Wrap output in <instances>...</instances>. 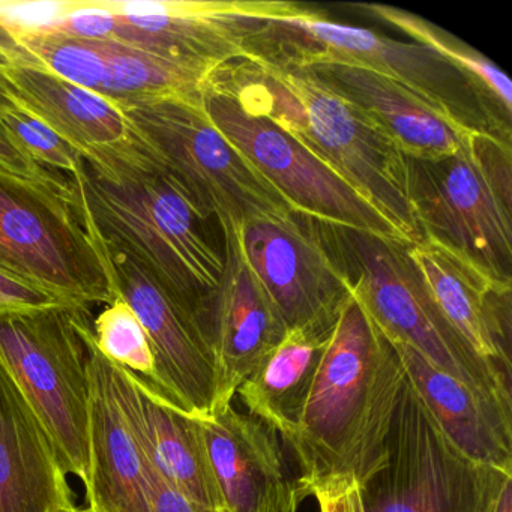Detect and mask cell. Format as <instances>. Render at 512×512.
Listing matches in <instances>:
<instances>
[{
    "mask_svg": "<svg viewBox=\"0 0 512 512\" xmlns=\"http://www.w3.org/2000/svg\"><path fill=\"white\" fill-rule=\"evenodd\" d=\"M406 373L392 341L353 293L338 314L295 433L286 440L302 500L359 484L385 461Z\"/></svg>",
    "mask_w": 512,
    "mask_h": 512,
    "instance_id": "6da1fadb",
    "label": "cell"
},
{
    "mask_svg": "<svg viewBox=\"0 0 512 512\" xmlns=\"http://www.w3.org/2000/svg\"><path fill=\"white\" fill-rule=\"evenodd\" d=\"M211 79L301 143L379 209L407 244L422 241L409 199L406 155L313 73L251 58L218 68Z\"/></svg>",
    "mask_w": 512,
    "mask_h": 512,
    "instance_id": "7a4b0ae2",
    "label": "cell"
},
{
    "mask_svg": "<svg viewBox=\"0 0 512 512\" xmlns=\"http://www.w3.org/2000/svg\"><path fill=\"white\" fill-rule=\"evenodd\" d=\"M68 184L86 230L148 269L193 313L212 350L209 310L226 265L212 220L167 173L110 182L83 163Z\"/></svg>",
    "mask_w": 512,
    "mask_h": 512,
    "instance_id": "3957f363",
    "label": "cell"
},
{
    "mask_svg": "<svg viewBox=\"0 0 512 512\" xmlns=\"http://www.w3.org/2000/svg\"><path fill=\"white\" fill-rule=\"evenodd\" d=\"M253 58L286 67L364 68L406 86L464 130L511 143V116L472 77L415 41L392 40L370 29L340 25L317 11L266 23L254 40Z\"/></svg>",
    "mask_w": 512,
    "mask_h": 512,
    "instance_id": "277c9868",
    "label": "cell"
},
{
    "mask_svg": "<svg viewBox=\"0 0 512 512\" xmlns=\"http://www.w3.org/2000/svg\"><path fill=\"white\" fill-rule=\"evenodd\" d=\"M323 229L353 293L389 340L412 347L434 368L512 415L511 380L479 358L440 313L406 242L335 224L323 223Z\"/></svg>",
    "mask_w": 512,
    "mask_h": 512,
    "instance_id": "5b68a950",
    "label": "cell"
},
{
    "mask_svg": "<svg viewBox=\"0 0 512 512\" xmlns=\"http://www.w3.org/2000/svg\"><path fill=\"white\" fill-rule=\"evenodd\" d=\"M89 308L0 313V359L28 398L65 472L89 479Z\"/></svg>",
    "mask_w": 512,
    "mask_h": 512,
    "instance_id": "8992f818",
    "label": "cell"
},
{
    "mask_svg": "<svg viewBox=\"0 0 512 512\" xmlns=\"http://www.w3.org/2000/svg\"><path fill=\"white\" fill-rule=\"evenodd\" d=\"M148 140L194 208L236 227L293 211L214 127L199 97H161L118 107Z\"/></svg>",
    "mask_w": 512,
    "mask_h": 512,
    "instance_id": "52a82bcc",
    "label": "cell"
},
{
    "mask_svg": "<svg viewBox=\"0 0 512 512\" xmlns=\"http://www.w3.org/2000/svg\"><path fill=\"white\" fill-rule=\"evenodd\" d=\"M0 269L86 308L118 298L109 259L80 220L71 193L2 167Z\"/></svg>",
    "mask_w": 512,
    "mask_h": 512,
    "instance_id": "ba28073f",
    "label": "cell"
},
{
    "mask_svg": "<svg viewBox=\"0 0 512 512\" xmlns=\"http://www.w3.org/2000/svg\"><path fill=\"white\" fill-rule=\"evenodd\" d=\"M385 461L361 487L365 512H485L506 476L463 454L404 379Z\"/></svg>",
    "mask_w": 512,
    "mask_h": 512,
    "instance_id": "9c48e42d",
    "label": "cell"
},
{
    "mask_svg": "<svg viewBox=\"0 0 512 512\" xmlns=\"http://www.w3.org/2000/svg\"><path fill=\"white\" fill-rule=\"evenodd\" d=\"M200 100L214 127L293 211L323 223L406 242L397 227L358 191L320 163L283 128L242 106L211 76L203 86Z\"/></svg>",
    "mask_w": 512,
    "mask_h": 512,
    "instance_id": "30bf717a",
    "label": "cell"
},
{
    "mask_svg": "<svg viewBox=\"0 0 512 512\" xmlns=\"http://www.w3.org/2000/svg\"><path fill=\"white\" fill-rule=\"evenodd\" d=\"M115 22L112 41L212 74L253 56L266 23L317 13L280 0L101 2Z\"/></svg>",
    "mask_w": 512,
    "mask_h": 512,
    "instance_id": "8fae6325",
    "label": "cell"
},
{
    "mask_svg": "<svg viewBox=\"0 0 512 512\" xmlns=\"http://www.w3.org/2000/svg\"><path fill=\"white\" fill-rule=\"evenodd\" d=\"M407 169L422 239L493 283L512 286V208L494 193L469 146L437 160L407 158Z\"/></svg>",
    "mask_w": 512,
    "mask_h": 512,
    "instance_id": "7c38bea8",
    "label": "cell"
},
{
    "mask_svg": "<svg viewBox=\"0 0 512 512\" xmlns=\"http://www.w3.org/2000/svg\"><path fill=\"white\" fill-rule=\"evenodd\" d=\"M0 86L101 178L127 182L166 173L157 152L118 107L61 79L14 46L0 53Z\"/></svg>",
    "mask_w": 512,
    "mask_h": 512,
    "instance_id": "4fadbf2b",
    "label": "cell"
},
{
    "mask_svg": "<svg viewBox=\"0 0 512 512\" xmlns=\"http://www.w3.org/2000/svg\"><path fill=\"white\" fill-rule=\"evenodd\" d=\"M251 271L274 302L287 331L329 337L352 296L322 221L298 211L236 227Z\"/></svg>",
    "mask_w": 512,
    "mask_h": 512,
    "instance_id": "5bb4252c",
    "label": "cell"
},
{
    "mask_svg": "<svg viewBox=\"0 0 512 512\" xmlns=\"http://www.w3.org/2000/svg\"><path fill=\"white\" fill-rule=\"evenodd\" d=\"M95 241L112 266L118 298L130 304L151 341L155 356L151 385L188 415L211 418L220 409V373L196 317L133 257Z\"/></svg>",
    "mask_w": 512,
    "mask_h": 512,
    "instance_id": "9a60e30c",
    "label": "cell"
},
{
    "mask_svg": "<svg viewBox=\"0 0 512 512\" xmlns=\"http://www.w3.org/2000/svg\"><path fill=\"white\" fill-rule=\"evenodd\" d=\"M224 274L209 310L212 350L220 373V407L232 404L239 386L277 349L287 328L239 247L236 226L220 224Z\"/></svg>",
    "mask_w": 512,
    "mask_h": 512,
    "instance_id": "2e32d148",
    "label": "cell"
},
{
    "mask_svg": "<svg viewBox=\"0 0 512 512\" xmlns=\"http://www.w3.org/2000/svg\"><path fill=\"white\" fill-rule=\"evenodd\" d=\"M200 425L227 512H298L302 499L277 433L232 404Z\"/></svg>",
    "mask_w": 512,
    "mask_h": 512,
    "instance_id": "e0dca14e",
    "label": "cell"
},
{
    "mask_svg": "<svg viewBox=\"0 0 512 512\" xmlns=\"http://www.w3.org/2000/svg\"><path fill=\"white\" fill-rule=\"evenodd\" d=\"M116 386L125 416L161 478L193 502L227 512L200 419L167 400L148 380L118 365Z\"/></svg>",
    "mask_w": 512,
    "mask_h": 512,
    "instance_id": "ac0fdd59",
    "label": "cell"
},
{
    "mask_svg": "<svg viewBox=\"0 0 512 512\" xmlns=\"http://www.w3.org/2000/svg\"><path fill=\"white\" fill-rule=\"evenodd\" d=\"M425 289L473 352L511 380L512 286H499L439 245L407 244Z\"/></svg>",
    "mask_w": 512,
    "mask_h": 512,
    "instance_id": "d6986e66",
    "label": "cell"
},
{
    "mask_svg": "<svg viewBox=\"0 0 512 512\" xmlns=\"http://www.w3.org/2000/svg\"><path fill=\"white\" fill-rule=\"evenodd\" d=\"M89 479L92 512H152L146 455L125 416L116 386V365L104 358L89 335Z\"/></svg>",
    "mask_w": 512,
    "mask_h": 512,
    "instance_id": "ffe728a7",
    "label": "cell"
},
{
    "mask_svg": "<svg viewBox=\"0 0 512 512\" xmlns=\"http://www.w3.org/2000/svg\"><path fill=\"white\" fill-rule=\"evenodd\" d=\"M304 68L361 110L407 158L437 160L469 146L472 131L454 124L406 86L382 74L344 64Z\"/></svg>",
    "mask_w": 512,
    "mask_h": 512,
    "instance_id": "44dd1931",
    "label": "cell"
},
{
    "mask_svg": "<svg viewBox=\"0 0 512 512\" xmlns=\"http://www.w3.org/2000/svg\"><path fill=\"white\" fill-rule=\"evenodd\" d=\"M55 445L0 359V512L74 508Z\"/></svg>",
    "mask_w": 512,
    "mask_h": 512,
    "instance_id": "7402d4cb",
    "label": "cell"
},
{
    "mask_svg": "<svg viewBox=\"0 0 512 512\" xmlns=\"http://www.w3.org/2000/svg\"><path fill=\"white\" fill-rule=\"evenodd\" d=\"M392 344L407 379L445 436L470 460L512 473L511 413L437 370L412 347Z\"/></svg>",
    "mask_w": 512,
    "mask_h": 512,
    "instance_id": "603a6c76",
    "label": "cell"
},
{
    "mask_svg": "<svg viewBox=\"0 0 512 512\" xmlns=\"http://www.w3.org/2000/svg\"><path fill=\"white\" fill-rule=\"evenodd\" d=\"M329 337L289 331L236 394L253 418L290 439L310 397Z\"/></svg>",
    "mask_w": 512,
    "mask_h": 512,
    "instance_id": "cb8c5ba5",
    "label": "cell"
},
{
    "mask_svg": "<svg viewBox=\"0 0 512 512\" xmlns=\"http://www.w3.org/2000/svg\"><path fill=\"white\" fill-rule=\"evenodd\" d=\"M106 61L101 97L119 107L161 97H199L211 74L118 41H98Z\"/></svg>",
    "mask_w": 512,
    "mask_h": 512,
    "instance_id": "d4e9b609",
    "label": "cell"
},
{
    "mask_svg": "<svg viewBox=\"0 0 512 512\" xmlns=\"http://www.w3.org/2000/svg\"><path fill=\"white\" fill-rule=\"evenodd\" d=\"M355 8L361 10L365 16L373 17L403 32L415 43L430 47L437 55L472 77L496 101L497 106L512 118L511 80L490 59L485 58L472 47L466 46L454 35L448 34L409 11L377 4H358Z\"/></svg>",
    "mask_w": 512,
    "mask_h": 512,
    "instance_id": "484cf974",
    "label": "cell"
},
{
    "mask_svg": "<svg viewBox=\"0 0 512 512\" xmlns=\"http://www.w3.org/2000/svg\"><path fill=\"white\" fill-rule=\"evenodd\" d=\"M11 40L14 49L41 67L101 97L106 61L98 41L82 40L49 29L11 34Z\"/></svg>",
    "mask_w": 512,
    "mask_h": 512,
    "instance_id": "4316f807",
    "label": "cell"
},
{
    "mask_svg": "<svg viewBox=\"0 0 512 512\" xmlns=\"http://www.w3.org/2000/svg\"><path fill=\"white\" fill-rule=\"evenodd\" d=\"M94 343L104 358L154 383L155 356L137 314L125 299L107 305L92 325Z\"/></svg>",
    "mask_w": 512,
    "mask_h": 512,
    "instance_id": "83f0119b",
    "label": "cell"
},
{
    "mask_svg": "<svg viewBox=\"0 0 512 512\" xmlns=\"http://www.w3.org/2000/svg\"><path fill=\"white\" fill-rule=\"evenodd\" d=\"M14 101V100H13ZM0 124L41 166L52 172L76 175L85 163L82 157L61 139L52 128L14 101L10 109L0 113Z\"/></svg>",
    "mask_w": 512,
    "mask_h": 512,
    "instance_id": "f1b7e54d",
    "label": "cell"
},
{
    "mask_svg": "<svg viewBox=\"0 0 512 512\" xmlns=\"http://www.w3.org/2000/svg\"><path fill=\"white\" fill-rule=\"evenodd\" d=\"M470 154L478 164L494 193L511 206L512 152L511 143L503 142L488 134L473 133L470 137Z\"/></svg>",
    "mask_w": 512,
    "mask_h": 512,
    "instance_id": "f546056e",
    "label": "cell"
},
{
    "mask_svg": "<svg viewBox=\"0 0 512 512\" xmlns=\"http://www.w3.org/2000/svg\"><path fill=\"white\" fill-rule=\"evenodd\" d=\"M0 167L23 178L52 185L64 193H71L67 176H61L38 164L2 124H0Z\"/></svg>",
    "mask_w": 512,
    "mask_h": 512,
    "instance_id": "4dcf8cb0",
    "label": "cell"
},
{
    "mask_svg": "<svg viewBox=\"0 0 512 512\" xmlns=\"http://www.w3.org/2000/svg\"><path fill=\"white\" fill-rule=\"evenodd\" d=\"M71 304L61 296L31 281L0 269V313L2 311L43 310Z\"/></svg>",
    "mask_w": 512,
    "mask_h": 512,
    "instance_id": "1f68e13d",
    "label": "cell"
},
{
    "mask_svg": "<svg viewBox=\"0 0 512 512\" xmlns=\"http://www.w3.org/2000/svg\"><path fill=\"white\" fill-rule=\"evenodd\" d=\"M146 478H148L149 502L152 512H215L185 497L161 478L146 458Z\"/></svg>",
    "mask_w": 512,
    "mask_h": 512,
    "instance_id": "d6a6232c",
    "label": "cell"
},
{
    "mask_svg": "<svg viewBox=\"0 0 512 512\" xmlns=\"http://www.w3.org/2000/svg\"><path fill=\"white\" fill-rule=\"evenodd\" d=\"M313 496L319 503L320 512H365L359 484L322 488Z\"/></svg>",
    "mask_w": 512,
    "mask_h": 512,
    "instance_id": "836d02e7",
    "label": "cell"
},
{
    "mask_svg": "<svg viewBox=\"0 0 512 512\" xmlns=\"http://www.w3.org/2000/svg\"><path fill=\"white\" fill-rule=\"evenodd\" d=\"M485 512H512V475L506 476L497 487Z\"/></svg>",
    "mask_w": 512,
    "mask_h": 512,
    "instance_id": "e575fe53",
    "label": "cell"
},
{
    "mask_svg": "<svg viewBox=\"0 0 512 512\" xmlns=\"http://www.w3.org/2000/svg\"><path fill=\"white\" fill-rule=\"evenodd\" d=\"M13 40H11V35L5 31L2 26H0V53L5 52V50L11 49L13 47Z\"/></svg>",
    "mask_w": 512,
    "mask_h": 512,
    "instance_id": "d590c367",
    "label": "cell"
},
{
    "mask_svg": "<svg viewBox=\"0 0 512 512\" xmlns=\"http://www.w3.org/2000/svg\"><path fill=\"white\" fill-rule=\"evenodd\" d=\"M13 104L14 101L8 97L7 92H5L4 88L0 86V113L4 112V110L10 109Z\"/></svg>",
    "mask_w": 512,
    "mask_h": 512,
    "instance_id": "8d00e7d4",
    "label": "cell"
},
{
    "mask_svg": "<svg viewBox=\"0 0 512 512\" xmlns=\"http://www.w3.org/2000/svg\"><path fill=\"white\" fill-rule=\"evenodd\" d=\"M56 512H92V509H89V508H77V506H74V508L59 509V511H56Z\"/></svg>",
    "mask_w": 512,
    "mask_h": 512,
    "instance_id": "74e56055",
    "label": "cell"
}]
</instances>
